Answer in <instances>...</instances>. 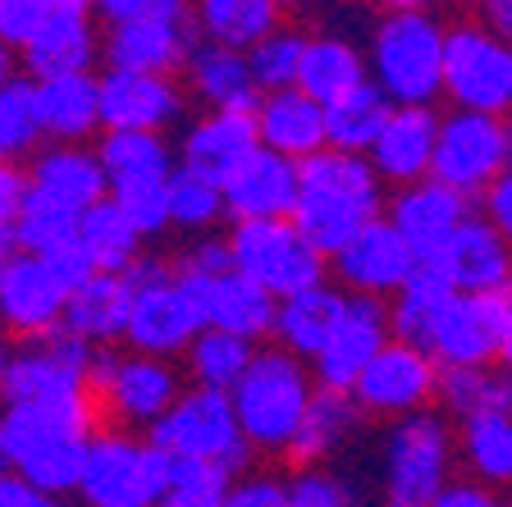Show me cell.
I'll return each instance as SVG.
<instances>
[{"instance_id":"6da1fadb","label":"cell","mask_w":512,"mask_h":507,"mask_svg":"<svg viewBox=\"0 0 512 507\" xmlns=\"http://www.w3.org/2000/svg\"><path fill=\"white\" fill-rule=\"evenodd\" d=\"M96 425V402H46V407H0V444L5 466L32 494L74 498L78 471H83L87 439Z\"/></svg>"},{"instance_id":"7a4b0ae2","label":"cell","mask_w":512,"mask_h":507,"mask_svg":"<svg viewBox=\"0 0 512 507\" xmlns=\"http://www.w3.org/2000/svg\"><path fill=\"white\" fill-rule=\"evenodd\" d=\"M384 215V188L371 174L366 156L316 151L298 165V201L288 224L302 233V243L316 256H339L371 220Z\"/></svg>"},{"instance_id":"3957f363","label":"cell","mask_w":512,"mask_h":507,"mask_svg":"<svg viewBox=\"0 0 512 507\" xmlns=\"http://www.w3.org/2000/svg\"><path fill=\"white\" fill-rule=\"evenodd\" d=\"M448 23L426 5H389L375 14L366 37V83L389 106L435 110L439 101V64H444Z\"/></svg>"},{"instance_id":"277c9868","label":"cell","mask_w":512,"mask_h":507,"mask_svg":"<svg viewBox=\"0 0 512 507\" xmlns=\"http://www.w3.org/2000/svg\"><path fill=\"white\" fill-rule=\"evenodd\" d=\"M311 370L279 352L275 343H261L247 361L243 380L229 389V412L243 434V444L256 453H288L293 434L302 425V412L311 402Z\"/></svg>"},{"instance_id":"5b68a950","label":"cell","mask_w":512,"mask_h":507,"mask_svg":"<svg viewBox=\"0 0 512 507\" xmlns=\"http://www.w3.org/2000/svg\"><path fill=\"white\" fill-rule=\"evenodd\" d=\"M124 279H128V288H133L128 325H124V352L174 361V366H179L188 343L206 329L188 279L174 275V265L165 261V256H142Z\"/></svg>"},{"instance_id":"8992f818","label":"cell","mask_w":512,"mask_h":507,"mask_svg":"<svg viewBox=\"0 0 512 507\" xmlns=\"http://www.w3.org/2000/svg\"><path fill=\"white\" fill-rule=\"evenodd\" d=\"M87 389L96 402V421L106 416L110 430H151L160 416L174 407L183 393V375L174 361L138 357V352L96 348L92 370H87Z\"/></svg>"},{"instance_id":"52a82bcc","label":"cell","mask_w":512,"mask_h":507,"mask_svg":"<svg viewBox=\"0 0 512 507\" xmlns=\"http://www.w3.org/2000/svg\"><path fill=\"white\" fill-rule=\"evenodd\" d=\"M165 462H211L224 466L229 476H243L252 462V448L243 444V434L234 425L229 398L206 389H188L174 398V407L142 434Z\"/></svg>"},{"instance_id":"ba28073f","label":"cell","mask_w":512,"mask_h":507,"mask_svg":"<svg viewBox=\"0 0 512 507\" xmlns=\"http://www.w3.org/2000/svg\"><path fill=\"white\" fill-rule=\"evenodd\" d=\"M160 494H165V457L142 434L106 425L87 439L74 485L78 507H156Z\"/></svg>"},{"instance_id":"9c48e42d","label":"cell","mask_w":512,"mask_h":507,"mask_svg":"<svg viewBox=\"0 0 512 507\" xmlns=\"http://www.w3.org/2000/svg\"><path fill=\"white\" fill-rule=\"evenodd\" d=\"M439 96H448V110L503 119L512 106V46L490 37L476 19L448 23Z\"/></svg>"},{"instance_id":"30bf717a","label":"cell","mask_w":512,"mask_h":507,"mask_svg":"<svg viewBox=\"0 0 512 507\" xmlns=\"http://www.w3.org/2000/svg\"><path fill=\"white\" fill-rule=\"evenodd\" d=\"M453 430L439 412H416L407 421H394L384 439V507H430L439 489L453 480Z\"/></svg>"},{"instance_id":"8fae6325","label":"cell","mask_w":512,"mask_h":507,"mask_svg":"<svg viewBox=\"0 0 512 507\" xmlns=\"http://www.w3.org/2000/svg\"><path fill=\"white\" fill-rule=\"evenodd\" d=\"M439 370H467V366H508L512 357V288L508 293L462 297L453 293L444 311L435 316L426 343H421Z\"/></svg>"},{"instance_id":"7c38bea8","label":"cell","mask_w":512,"mask_h":507,"mask_svg":"<svg viewBox=\"0 0 512 507\" xmlns=\"http://www.w3.org/2000/svg\"><path fill=\"white\" fill-rule=\"evenodd\" d=\"M224 243H229V270L243 275L247 284H256L261 293H270L275 302L330 279L325 256L311 252V247L302 243V233L288 220L229 224Z\"/></svg>"},{"instance_id":"4fadbf2b","label":"cell","mask_w":512,"mask_h":507,"mask_svg":"<svg viewBox=\"0 0 512 507\" xmlns=\"http://www.w3.org/2000/svg\"><path fill=\"white\" fill-rule=\"evenodd\" d=\"M512 133L508 119L490 115H462L444 110L435 128V156H430V179L444 183L458 197H480L499 174H508Z\"/></svg>"},{"instance_id":"5bb4252c","label":"cell","mask_w":512,"mask_h":507,"mask_svg":"<svg viewBox=\"0 0 512 507\" xmlns=\"http://www.w3.org/2000/svg\"><path fill=\"white\" fill-rule=\"evenodd\" d=\"M197 32H192V14L183 0H151V10L142 19L101 28V60L106 69L119 74H179L183 55L192 51Z\"/></svg>"},{"instance_id":"9a60e30c","label":"cell","mask_w":512,"mask_h":507,"mask_svg":"<svg viewBox=\"0 0 512 507\" xmlns=\"http://www.w3.org/2000/svg\"><path fill=\"white\" fill-rule=\"evenodd\" d=\"M435 380L439 366L412 343L389 338L366 370L352 380L348 398L357 407V416H384V421H407L416 412H430L435 402Z\"/></svg>"},{"instance_id":"2e32d148","label":"cell","mask_w":512,"mask_h":507,"mask_svg":"<svg viewBox=\"0 0 512 507\" xmlns=\"http://www.w3.org/2000/svg\"><path fill=\"white\" fill-rule=\"evenodd\" d=\"M96 60H101V28H96L87 0H46L42 28L14 55V64L28 69V83L92 74Z\"/></svg>"},{"instance_id":"e0dca14e","label":"cell","mask_w":512,"mask_h":507,"mask_svg":"<svg viewBox=\"0 0 512 507\" xmlns=\"http://www.w3.org/2000/svg\"><path fill=\"white\" fill-rule=\"evenodd\" d=\"M183 110H188V96H183L179 78L119 74V69L96 74L101 133H156V138H165V128L183 124Z\"/></svg>"},{"instance_id":"ac0fdd59","label":"cell","mask_w":512,"mask_h":507,"mask_svg":"<svg viewBox=\"0 0 512 507\" xmlns=\"http://www.w3.org/2000/svg\"><path fill=\"white\" fill-rule=\"evenodd\" d=\"M416 265L421 261L407 252V243L389 229V224H384V215H380V220L366 224V229L357 233L339 256H330L325 270H334L330 284L339 288V293L371 297V302H389V297L412 279Z\"/></svg>"},{"instance_id":"d6986e66","label":"cell","mask_w":512,"mask_h":507,"mask_svg":"<svg viewBox=\"0 0 512 507\" xmlns=\"http://www.w3.org/2000/svg\"><path fill=\"white\" fill-rule=\"evenodd\" d=\"M64 288L51 275V265L37 256L10 252L0 261V334L23 338V343H42L60 329Z\"/></svg>"},{"instance_id":"ffe728a7","label":"cell","mask_w":512,"mask_h":507,"mask_svg":"<svg viewBox=\"0 0 512 507\" xmlns=\"http://www.w3.org/2000/svg\"><path fill=\"white\" fill-rule=\"evenodd\" d=\"M439 275L448 279V288L462 297H485V293H508L512 279V252L508 238L494 233L476 211L448 233V243L430 256Z\"/></svg>"},{"instance_id":"44dd1931","label":"cell","mask_w":512,"mask_h":507,"mask_svg":"<svg viewBox=\"0 0 512 507\" xmlns=\"http://www.w3.org/2000/svg\"><path fill=\"white\" fill-rule=\"evenodd\" d=\"M389 343V316H384V302L371 297H348L343 302V316L334 325L330 343L316 352L311 361V384L330 393H348L352 380L366 370V361Z\"/></svg>"},{"instance_id":"7402d4cb","label":"cell","mask_w":512,"mask_h":507,"mask_svg":"<svg viewBox=\"0 0 512 507\" xmlns=\"http://www.w3.org/2000/svg\"><path fill=\"white\" fill-rule=\"evenodd\" d=\"M467 215H471V201L458 197V192H448L444 183H435V179L398 188L394 197L384 201V224L403 238L416 261H430V256L448 243V233L458 229Z\"/></svg>"},{"instance_id":"603a6c76","label":"cell","mask_w":512,"mask_h":507,"mask_svg":"<svg viewBox=\"0 0 512 507\" xmlns=\"http://www.w3.org/2000/svg\"><path fill=\"white\" fill-rule=\"evenodd\" d=\"M224 220L229 224H261V220H288L298 201V165L279 160L256 147L243 165L220 183Z\"/></svg>"},{"instance_id":"cb8c5ba5","label":"cell","mask_w":512,"mask_h":507,"mask_svg":"<svg viewBox=\"0 0 512 507\" xmlns=\"http://www.w3.org/2000/svg\"><path fill=\"white\" fill-rule=\"evenodd\" d=\"M435 128L439 110H416V106H394L384 119L380 138L366 151L371 174L394 188H412V183L430 179V156H435Z\"/></svg>"},{"instance_id":"d4e9b609","label":"cell","mask_w":512,"mask_h":507,"mask_svg":"<svg viewBox=\"0 0 512 507\" xmlns=\"http://www.w3.org/2000/svg\"><path fill=\"white\" fill-rule=\"evenodd\" d=\"M256 151V128L252 115L238 110H206L192 124H183L179 138V160L174 165L197 174L206 183H224Z\"/></svg>"},{"instance_id":"484cf974","label":"cell","mask_w":512,"mask_h":507,"mask_svg":"<svg viewBox=\"0 0 512 507\" xmlns=\"http://www.w3.org/2000/svg\"><path fill=\"white\" fill-rule=\"evenodd\" d=\"M197 311H202L206 329L234 334L252 348L270 343V325H275V297L261 293L256 284H247L243 275H215V279H188Z\"/></svg>"},{"instance_id":"4316f807","label":"cell","mask_w":512,"mask_h":507,"mask_svg":"<svg viewBox=\"0 0 512 507\" xmlns=\"http://www.w3.org/2000/svg\"><path fill=\"white\" fill-rule=\"evenodd\" d=\"M252 128H256V147L279 160H293V165H302L307 156L325 151V115H320V106L307 101L298 87L256 96Z\"/></svg>"},{"instance_id":"83f0119b","label":"cell","mask_w":512,"mask_h":507,"mask_svg":"<svg viewBox=\"0 0 512 507\" xmlns=\"http://www.w3.org/2000/svg\"><path fill=\"white\" fill-rule=\"evenodd\" d=\"M32 110H37V128H42V147H87V138L101 133L96 74L32 83Z\"/></svg>"},{"instance_id":"f1b7e54d","label":"cell","mask_w":512,"mask_h":507,"mask_svg":"<svg viewBox=\"0 0 512 507\" xmlns=\"http://www.w3.org/2000/svg\"><path fill=\"white\" fill-rule=\"evenodd\" d=\"M343 302H348V293H339L330 279L316 288H302V293H293V297H279L270 343H275L279 352H288L293 361L311 366L316 352L330 343L334 325H339V316H343Z\"/></svg>"},{"instance_id":"f546056e","label":"cell","mask_w":512,"mask_h":507,"mask_svg":"<svg viewBox=\"0 0 512 507\" xmlns=\"http://www.w3.org/2000/svg\"><path fill=\"white\" fill-rule=\"evenodd\" d=\"M128 302L133 288L124 275H92L64 297L60 311V334L78 338L87 348H119L128 325Z\"/></svg>"},{"instance_id":"4dcf8cb0","label":"cell","mask_w":512,"mask_h":507,"mask_svg":"<svg viewBox=\"0 0 512 507\" xmlns=\"http://www.w3.org/2000/svg\"><path fill=\"white\" fill-rule=\"evenodd\" d=\"M23 169H28V188L37 197L55 201L74 215L92 211L106 197V174L96 165L92 147H37V156Z\"/></svg>"},{"instance_id":"1f68e13d","label":"cell","mask_w":512,"mask_h":507,"mask_svg":"<svg viewBox=\"0 0 512 507\" xmlns=\"http://www.w3.org/2000/svg\"><path fill=\"white\" fill-rule=\"evenodd\" d=\"M183 96H197L206 110H238V115H252L256 106V87L247 74L243 55L220 51V46L192 42V51L183 55Z\"/></svg>"},{"instance_id":"d6a6232c","label":"cell","mask_w":512,"mask_h":507,"mask_svg":"<svg viewBox=\"0 0 512 507\" xmlns=\"http://www.w3.org/2000/svg\"><path fill=\"white\" fill-rule=\"evenodd\" d=\"M192 32L197 42L220 51L247 55L256 42H266L275 28H284V10L275 0H202L192 5Z\"/></svg>"},{"instance_id":"836d02e7","label":"cell","mask_w":512,"mask_h":507,"mask_svg":"<svg viewBox=\"0 0 512 507\" xmlns=\"http://www.w3.org/2000/svg\"><path fill=\"white\" fill-rule=\"evenodd\" d=\"M366 83V60L362 46L339 37V32H316L302 46V64H298V92L316 106H330L339 96H348L352 87Z\"/></svg>"},{"instance_id":"e575fe53","label":"cell","mask_w":512,"mask_h":507,"mask_svg":"<svg viewBox=\"0 0 512 507\" xmlns=\"http://www.w3.org/2000/svg\"><path fill=\"white\" fill-rule=\"evenodd\" d=\"M362 425L357 407H352L348 393H330V389H311V402L302 412V425L288 444V462L307 471V466H325L343 444L352 439V430Z\"/></svg>"},{"instance_id":"d590c367","label":"cell","mask_w":512,"mask_h":507,"mask_svg":"<svg viewBox=\"0 0 512 507\" xmlns=\"http://www.w3.org/2000/svg\"><path fill=\"white\" fill-rule=\"evenodd\" d=\"M78 252L87 256V265H92V275H128L133 265L142 261V233L133 229V224L124 220V211H119L110 197H101L92 206V211L78 215Z\"/></svg>"},{"instance_id":"8d00e7d4","label":"cell","mask_w":512,"mask_h":507,"mask_svg":"<svg viewBox=\"0 0 512 507\" xmlns=\"http://www.w3.org/2000/svg\"><path fill=\"white\" fill-rule=\"evenodd\" d=\"M92 151L101 174H106V192L128 188V183L165 179L174 169L170 138H156V133H101V142Z\"/></svg>"},{"instance_id":"74e56055","label":"cell","mask_w":512,"mask_h":507,"mask_svg":"<svg viewBox=\"0 0 512 507\" xmlns=\"http://www.w3.org/2000/svg\"><path fill=\"white\" fill-rule=\"evenodd\" d=\"M435 402L444 407V421H471V416H508L512 412V384L508 370L499 366H467V370H439L435 380Z\"/></svg>"},{"instance_id":"f35d334b","label":"cell","mask_w":512,"mask_h":507,"mask_svg":"<svg viewBox=\"0 0 512 507\" xmlns=\"http://www.w3.org/2000/svg\"><path fill=\"white\" fill-rule=\"evenodd\" d=\"M252 343L234 334H220V329H202V334L188 343V352L179 357V375L188 389H206V393H224L243 380L247 361H252Z\"/></svg>"},{"instance_id":"ab89813d","label":"cell","mask_w":512,"mask_h":507,"mask_svg":"<svg viewBox=\"0 0 512 507\" xmlns=\"http://www.w3.org/2000/svg\"><path fill=\"white\" fill-rule=\"evenodd\" d=\"M448 297H453L448 279L439 275L430 261H421L412 270V279H407V284L398 288L389 302H384V316H389V338L421 348V343H426V334H430V325H435V316L444 311Z\"/></svg>"},{"instance_id":"60d3db41","label":"cell","mask_w":512,"mask_h":507,"mask_svg":"<svg viewBox=\"0 0 512 507\" xmlns=\"http://www.w3.org/2000/svg\"><path fill=\"white\" fill-rule=\"evenodd\" d=\"M389 110L394 106H389L371 83L352 87L348 96H339V101H330V106H320V115H325V147L343 151V156H366L371 142L380 138Z\"/></svg>"},{"instance_id":"b9f144b4","label":"cell","mask_w":512,"mask_h":507,"mask_svg":"<svg viewBox=\"0 0 512 507\" xmlns=\"http://www.w3.org/2000/svg\"><path fill=\"white\" fill-rule=\"evenodd\" d=\"M453 453L467 462L471 480L485 489H503L512 476V421L499 412L471 416L453 434Z\"/></svg>"},{"instance_id":"7bdbcfd3","label":"cell","mask_w":512,"mask_h":507,"mask_svg":"<svg viewBox=\"0 0 512 507\" xmlns=\"http://www.w3.org/2000/svg\"><path fill=\"white\" fill-rule=\"evenodd\" d=\"M165 220H170V229L188 233V238L215 233L224 224L220 183H206V179H197V174L174 165L170 179H165Z\"/></svg>"},{"instance_id":"ee69618b","label":"cell","mask_w":512,"mask_h":507,"mask_svg":"<svg viewBox=\"0 0 512 507\" xmlns=\"http://www.w3.org/2000/svg\"><path fill=\"white\" fill-rule=\"evenodd\" d=\"M10 238H14V252L46 261L51 252H60V247H69L78 238V215L46 197H37V192H28L23 211L14 215V224H10Z\"/></svg>"},{"instance_id":"f6af8a7d","label":"cell","mask_w":512,"mask_h":507,"mask_svg":"<svg viewBox=\"0 0 512 507\" xmlns=\"http://www.w3.org/2000/svg\"><path fill=\"white\" fill-rule=\"evenodd\" d=\"M302 46H307V32L284 23L266 37V42H256L252 51L243 55L247 74H252V87L256 96H270V92H288V87L298 83V64H302Z\"/></svg>"},{"instance_id":"bcb514c9","label":"cell","mask_w":512,"mask_h":507,"mask_svg":"<svg viewBox=\"0 0 512 507\" xmlns=\"http://www.w3.org/2000/svg\"><path fill=\"white\" fill-rule=\"evenodd\" d=\"M42 147V128H37V110H32V83L28 78H10L0 87V165H23Z\"/></svg>"},{"instance_id":"7dc6e473","label":"cell","mask_w":512,"mask_h":507,"mask_svg":"<svg viewBox=\"0 0 512 507\" xmlns=\"http://www.w3.org/2000/svg\"><path fill=\"white\" fill-rule=\"evenodd\" d=\"M284 498L288 507H357L352 480L330 466H307L293 480H284Z\"/></svg>"},{"instance_id":"c3c4849f","label":"cell","mask_w":512,"mask_h":507,"mask_svg":"<svg viewBox=\"0 0 512 507\" xmlns=\"http://www.w3.org/2000/svg\"><path fill=\"white\" fill-rule=\"evenodd\" d=\"M174 275L183 279H215V275H229V243L224 233H202V238H188L183 252L174 256Z\"/></svg>"},{"instance_id":"681fc988","label":"cell","mask_w":512,"mask_h":507,"mask_svg":"<svg viewBox=\"0 0 512 507\" xmlns=\"http://www.w3.org/2000/svg\"><path fill=\"white\" fill-rule=\"evenodd\" d=\"M42 19H46V0H0V46L19 55L32 32L42 28Z\"/></svg>"},{"instance_id":"f907efd6","label":"cell","mask_w":512,"mask_h":507,"mask_svg":"<svg viewBox=\"0 0 512 507\" xmlns=\"http://www.w3.org/2000/svg\"><path fill=\"white\" fill-rule=\"evenodd\" d=\"M229 471L211 462H165V489H179V494H211L224 498L229 489Z\"/></svg>"},{"instance_id":"816d5d0a","label":"cell","mask_w":512,"mask_h":507,"mask_svg":"<svg viewBox=\"0 0 512 507\" xmlns=\"http://www.w3.org/2000/svg\"><path fill=\"white\" fill-rule=\"evenodd\" d=\"M220 507H288L279 476H234L224 489Z\"/></svg>"},{"instance_id":"f5cc1de1","label":"cell","mask_w":512,"mask_h":507,"mask_svg":"<svg viewBox=\"0 0 512 507\" xmlns=\"http://www.w3.org/2000/svg\"><path fill=\"white\" fill-rule=\"evenodd\" d=\"M480 220L490 224L494 233H503V238H508V224H512V174H499V179L490 183V188L480 192Z\"/></svg>"},{"instance_id":"db71d44e","label":"cell","mask_w":512,"mask_h":507,"mask_svg":"<svg viewBox=\"0 0 512 507\" xmlns=\"http://www.w3.org/2000/svg\"><path fill=\"white\" fill-rule=\"evenodd\" d=\"M430 507H508L499 489H485L476 480H448Z\"/></svg>"},{"instance_id":"11a10c76","label":"cell","mask_w":512,"mask_h":507,"mask_svg":"<svg viewBox=\"0 0 512 507\" xmlns=\"http://www.w3.org/2000/svg\"><path fill=\"white\" fill-rule=\"evenodd\" d=\"M28 169L23 165H0V224L10 229L14 215L23 211V201H28Z\"/></svg>"},{"instance_id":"9f6ffc18","label":"cell","mask_w":512,"mask_h":507,"mask_svg":"<svg viewBox=\"0 0 512 507\" xmlns=\"http://www.w3.org/2000/svg\"><path fill=\"white\" fill-rule=\"evenodd\" d=\"M46 265H51V275L60 279L64 293H74L83 279H92V265H87V256L78 252V243H69V247H60V252H51V256H46Z\"/></svg>"},{"instance_id":"6f0895ef","label":"cell","mask_w":512,"mask_h":507,"mask_svg":"<svg viewBox=\"0 0 512 507\" xmlns=\"http://www.w3.org/2000/svg\"><path fill=\"white\" fill-rule=\"evenodd\" d=\"M476 23L490 32V37L508 42V37H512V5H508V0H490V5H480V10H476Z\"/></svg>"},{"instance_id":"680465c9","label":"cell","mask_w":512,"mask_h":507,"mask_svg":"<svg viewBox=\"0 0 512 507\" xmlns=\"http://www.w3.org/2000/svg\"><path fill=\"white\" fill-rule=\"evenodd\" d=\"M32 498L37 494H32L19 476H10V471L0 476V507H32Z\"/></svg>"},{"instance_id":"91938a15","label":"cell","mask_w":512,"mask_h":507,"mask_svg":"<svg viewBox=\"0 0 512 507\" xmlns=\"http://www.w3.org/2000/svg\"><path fill=\"white\" fill-rule=\"evenodd\" d=\"M156 507H220V498L211 494H179V489H165L156 498Z\"/></svg>"},{"instance_id":"94428289","label":"cell","mask_w":512,"mask_h":507,"mask_svg":"<svg viewBox=\"0 0 512 507\" xmlns=\"http://www.w3.org/2000/svg\"><path fill=\"white\" fill-rule=\"evenodd\" d=\"M10 78H19V64H14V55L0 46V87L10 83Z\"/></svg>"},{"instance_id":"6125c7cd","label":"cell","mask_w":512,"mask_h":507,"mask_svg":"<svg viewBox=\"0 0 512 507\" xmlns=\"http://www.w3.org/2000/svg\"><path fill=\"white\" fill-rule=\"evenodd\" d=\"M10 357H14V338L0 334V384H5V370H10Z\"/></svg>"},{"instance_id":"be15d7a7","label":"cell","mask_w":512,"mask_h":507,"mask_svg":"<svg viewBox=\"0 0 512 507\" xmlns=\"http://www.w3.org/2000/svg\"><path fill=\"white\" fill-rule=\"evenodd\" d=\"M32 507H78L74 498H46V494H37L32 498Z\"/></svg>"},{"instance_id":"e7e4bbea","label":"cell","mask_w":512,"mask_h":507,"mask_svg":"<svg viewBox=\"0 0 512 507\" xmlns=\"http://www.w3.org/2000/svg\"><path fill=\"white\" fill-rule=\"evenodd\" d=\"M14 252V238H10V229H5V224H0V261H5V256Z\"/></svg>"},{"instance_id":"03108f58","label":"cell","mask_w":512,"mask_h":507,"mask_svg":"<svg viewBox=\"0 0 512 507\" xmlns=\"http://www.w3.org/2000/svg\"><path fill=\"white\" fill-rule=\"evenodd\" d=\"M5 471H10V466H5V444H0V476H5Z\"/></svg>"}]
</instances>
